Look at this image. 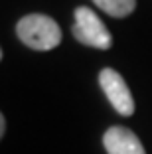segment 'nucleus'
I'll return each mask as SVG.
<instances>
[{
	"label": "nucleus",
	"instance_id": "20e7f679",
	"mask_svg": "<svg viewBox=\"0 0 152 154\" xmlns=\"http://www.w3.org/2000/svg\"><path fill=\"white\" fill-rule=\"evenodd\" d=\"M103 144L109 154H146L138 136L125 127H111L103 136Z\"/></svg>",
	"mask_w": 152,
	"mask_h": 154
},
{
	"label": "nucleus",
	"instance_id": "39448f33",
	"mask_svg": "<svg viewBox=\"0 0 152 154\" xmlns=\"http://www.w3.org/2000/svg\"><path fill=\"white\" fill-rule=\"evenodd\" d=\"M93 2L113 18H125L136 6V0H93Z\"/></svg>",
	"mask_w": 152,
	"mask_h": 154
},
{
	"label": "nucleus",
	"instance_id": "f257e3e1",
	"mask_svg": "<svg viewBox=\"0 0 152 154\" xmlns=\"http://www.w3.org/2000/svg\"><path fill=\"white\" fill-rule=\"evenodd\" d=\"M18 38L32 50L48 51L57 48L61 42V28L54 18L45 14H28L16 26Z\"/></svg>",
	"mask_w": 152,
	"mask_h": 154
},
{
	"label": "nucleus",
	"instance_id": "7ed1b4c3",
	"mask_svg": "<svg viewBox=\"0 0 152 154\" xmlns=\"http://www.w3.org/2000/svg\"><path fill=\"white\" fill-rule=\"evenodd\" d=\"M99 83H101V89L105 91L107 99L111 101V105L115 107V111L119 115L130 117L134 113V99L119 71H115L111 67H105L99 73Z\"/></svg>",
	"mask_w": 152,
	"mask_h": 154
},
{
	"label": "nucleus",
	"instance_id": "f03ea898",
	"mask_svg": "<svg viewBox=\"0 0 152 154\" xmlns=\"http://www.w3.org/2000/svg\"><path fill=\"white\" fill-rule=\"evenodd\" d=\"M73 38L83 45H91L97 50H109L113 44L111 32L103 24V20L91 8L79 6L75 10V22H73Z\"/></svg>",
	"mask_w": 152,
	"mask_h": 154
},
{
	"label": "nucleus",
	"instance_id": "423d86ee",
	"mask_svg": "<svg viewBox=\"0 0 152 154\" xmlns=\"http://www.w3.org/2000/svg\"><path fill=\"white\" fill-rule=\"evenodd\" d=\"M4 131H6V119L0 117V134L4 136Z\"/></svg>",
	"mask_w": 152,
	"mask_h": 154
}]
</instances>
